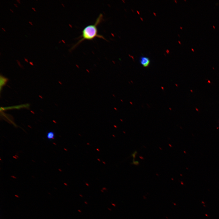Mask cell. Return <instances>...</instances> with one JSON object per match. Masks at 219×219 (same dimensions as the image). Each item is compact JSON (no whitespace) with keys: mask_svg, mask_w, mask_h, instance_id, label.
Returning <instances> with one entry per match:
<instances>
[{"mask_svg":"<svg viewBox=\"0 0 219 219\" xmlns=\"http://www.w3.org/2000/svg\"><path fill=\"white\" fill-rule=\"evenodd\" d=\"M103 19V15L100 14L97 18L95 23L86 26L82 31L80 38L78 41L70 49L71 50L74 49L84 40H92L96 37L107 40L102 35L98 33V26L102 22Z\"/></svg>","mask_w":219,"mask_h":219,"instance_id":"obj_1","label":"cell"},{"mask_svg":"<svg viewBox=\"0 0 219 219\" xmlns=\"http://www.w3.org/2000/svg\"><path fill=\"white\" fill-rule=\"evenodd\" d=\"M140 61L141 65L144 67L149 66L150 63L149 58L145 56H141L140 59Z\"/></svg>","mask_w":219,"mask_h":219,"instance_id":"obj_2","label":"cell"},{"mask_svg":"<svg viewBox=\"0 0 219 219\" xmlns=\"http://www.w3.org/2000/svg\"><path fill=\"white\" fill-rule=\"evenodd\" d=\"M55 137V133L53 131H49L47 133V138L49 140H52L54 139Z\"/></svg>","mask_w":219,"mask_h":219,"instance_id":"obj_3","label":"cell"},{"mask_svg":"<svg viewBox=\"0 0 219 219\" xmlns=\"http://www.w3.org/2000/svg\"><path fill=\"white\" fill-rule=\"evenodd\" d=\"M8 79L5 78L3 76H1L0 77V85H1V88L2 86H3L5 85V84L8 81Z\"/></svg>","mask_w":219,"mask_h":219,"instance_id":"obj_4","label":"cell"},{"mask_svg":"<svg viewBox=\"0 0 219 219\" xmlns=\"http://www.w3.org/2000/svg\"><path fill=\"white\" fill-rule=\"evenodd\" d=\"M133 164L137 165H138L139 164V162L137 161H135V162L133 161Z\"/></svg>","mask_w":219,"mask_h":219,"instance_id":"obj_5","label":"cell"},{"mask_svg":"<svg viewBox=\"0 0 219 219\" xmlns=\"http://www.w3.org/2000/svg\"><path fill=\"white\" fill-rule=\"evenodd\" d=\"M136 153L137 154V151H135L132 154V155L133 156L134 158H135Z\"/></svg>","mask_w":219,"mask_h":219,"instance_id":"obj_6","label":"cell"},{"mask_svg":"<svg viewBox=\"0 0 219 219\" xmlns=\"http://www.w3.org/2000/svg\"><path fill=\"white\" fill-rule=\"evenodd\" d=\"M32 9H33L34 11H36V10H35V8H33V7H32Z\"/></svg>","mask_w":219,"mask_h":219,"instance_id":"obj_7","label":"cell"},{"mask_svg":"<svg viewBox=\"0 0 219 219\" xmlns=\"http://www.w3.org/2000/svg\"><path fill=\"white\" fill-rule=\"evenodd\" d=\"M24 58L25 60L27 62H28V60H27V59L26 58Z\"/></svg>","mask_w":219,"mask_h":219,"instance_id":"obj_8","label":"cell"},{"mask_svg":"<svg viewBox=\"0 0 219 219\" xmlns=\"http://www.w3.org/2000/svg\"><path fill=\"white\" fill-rule=\"evenodd\" d=\"M14 5L16 7H18V6L16 4H14Z\"/></svg>","mask_w":219,"mask_h":219,"instance_id":"obj_9","label":"cell"},{"mask_svg":"<svg viewBox=\"0 0 219 219\" xmlns=\"http://www.w3.org/2000/svg\"><path fill=\"white\" fill-rule=\"evenodd\" d=\"M16 1L19 4L20 3V1L19 0H16Z\"/></svg>","mask_w":219,"mask_h":219,"instance_id":"obj_10","label":"cell"},{"mask_svg":"<svg viewBox=\"0 0 219 219\" xmlns=\"http://www.w3.org/2000/svg\"><path fill=\"white\" fill-rule=\"evenodd\" d=\"M29 23L31 25H33V24H32V22H30V21H29Z\"/></svg>","mask_w":219,"mask_h":219,"instance_id":"obj_11","label":"cell"},{"mask_svg":"<svg viewBox=\"0 0 219 219\" xmlns=\"http://www.w3.org/2000/svg\"><path fill=\"white\" fill-rule=\"evenodd\" d=\"M15 196H16V197L17 198L19 197L17 195H15Z\"/></svg>","mask_w":219,"mask_h":219,"instance_id":"obj_12","label":"cell"},{"mask_svg":"<svg viewBox=\"0 0 219 219\" xmlns=\"http://www.w3.org/2000/svg\"><path fill=\"white\" fill-rule=\"evenodd\" d=\"M2 29L5 32V30L4 28H3V27H2Z\"/></svg>","mask_w":219,"mask_h":219,"instance_id":"obj_13","label":"cell"},{"mask_svg":"<svg viewBox=\"0 0 219 219\" xmlns=\"http://www.w3.org/2000/svg\"><path fill=\"white\" fill-rule=\"evenodd\" d=\"M10 10L12 12H14L13 11L12 9H10Z\"/></svg>","mask_w":219,"mask_h":219,"instance_id":"obj_14","label":"cell"},{"mask_svg":"<svg viewBox=\"0 0 219 219\" xmlns=\"http://www.w3.org/2000/svg\"><path fill=\"white\" fill-rule=\"evenodd\" d=\"M30 63L31 65H33V63L32 62H30Z\"/></svg>","mask_w":219,"mask_h":219,"instance_id":"obj_15","label":"cell"},{"mask_svg":"<svg viewBox=\"0 0 219 219\" xmlns=\"http://www.w3.org/2000/svg\"><path fill=\"white\" fill-rule=\"evenodd\" d=\"M192 50H193V51H194L193 48H192Z\"/></svg>","mask_w":219,"mask_h":219,"instance_id":"obj_16","label":"cell"},{"mask_svg":"<svg viewBox=\"0 0 219 219\" xmlns=\"http://www.w3.org/2000/svg\"><path fill=\"white\" fill-rule=\"evenodd\" d=\"M213 27H214V28H215V26H213Z\"/></svg>","mask_w":219,"mask_h":219,"instance_id":"obj_17","label":"cell"},{"mask_svg":"<svg viewBox=\"0 0 219 219\" xmlns=\"http://www.w3.org/2000/svg\"><path fill=\"white\" fill-rule=\"evenodd\" d=\"M60 41H60V42H59V43H60Z\"/></svg>","mask_w":219,"mask_h":219,"instance_id":"obj_18","label":"cell"}]
</instances>
